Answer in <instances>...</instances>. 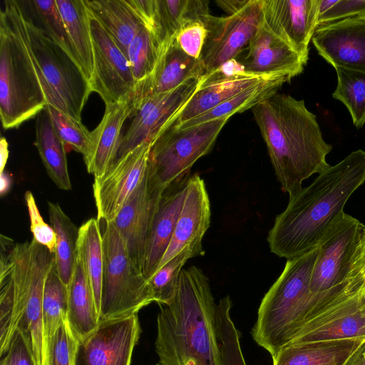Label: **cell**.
<instances>
[{
    "mask_svg": "<svg viewBox=\"0 0 365 365\" xmlns=\"http://www.w3.org/2000/svg\"><path fill=\"white\" fill-rule=\"evenodd\" d=\"M364 182L365 150L361 149L319 173L309 185L289 196L284 210L276 216L267 239L270 251L290 259L317 249Z\"/></svg>",
    "mask_w": 365,
    "mask_h": 365,
    "instance_id": "cell-1",
    "label": "cell"
},
{
    "mask_svg": "<svg viewBox=\"0 0 365 365\" xmlns=\"http://www.w3.org/2000/svg\"><path fill=\"white\" fill-rule=\"evenodd\" d=\"M252 112L277 180L289 196L302 188L304 180L330 166L326 157L332 146L323 139L316 115L304 100L276 93Z\"/></svg>",
    "mask_w": 365,
    "mask_h": 365,
    "instance_id": "cell-2",
    "label": "cell"
},
{
    "mask_svg": "<svg viewBox=\"0 0 365 365\" xmlns=\"http://www.w3.org/2000/svg\"><path fill=\"white\" fill-rule=\"evenodd\" d=\"M208 278L195 266L182 269L173 300L160 304L156 365H222Z\"/></svg>",
    "mask_w": 365,
    "mask_h": 365,
    "instance_id": "cell-3",
    "label": "cell"
},
{
    "mask_svg": "<svg viewBox=\"0 0 365 365\" xmlns=\"http://www.w3.org/2000/svg\"><path fill=\"white\" fill-rule=\"evenodd\" d=\"M317 254V248L287 259L282 272L262 299L252 336L272 356L330 302L328 292L312 294L309 290Z\"/></svg>",
    "mask_w": 365,
    "mask_h": 365,
    "instance_id": "cell-4",
    "label": "cell"
},
{
    "mask_svg": "<svg viewBox=\"0 0 365 365\" xmlns=\"http://www.w3.org/2000/svg\"><path fill=\"white\" fill-rule=\"evenodd\" d=\"M0 262L7 265L14 284L13 332L19 327L31 345L36 364L47 365L42 304L45 281L55 262V254L34 239L15 243L4 237Z\"/></svg>",
    "mask_w": 365,
    "mask_h": 365,
    "instance_id": "cell-5",
    "label": "cell"
},
{
    "mask_svg": "<svg viewBox=\"0 0 365 365\" xmlns=\"http://www.w3.org/2000/svg\"><path fill=\"white\" fill-rule=\"evenodd\" d=\"M46 98L19 29L11 1L0 10V115L2 127L10 129L36 116Z\"/></svg>",
    "mask_w": 365,
    "mask_h": 365,
    "instance_id": "cell-6",
    "label": "cell"
},
{
    "mask_svg": "<svg viewBox=\"0 0 365 365\" xmlns=\"http://www.w3.org/2000/svg\"><path fill=\"white\" fill-rule=\"evenodd\" d=\"M11 1L46 104L81 121L82 110L92 92L89 81L75 58L25 18L18 1Z\"/></svg>",
    "mask_w": 365,
    "mask_h": 365,
    "instance_id": "cell-7",
    "label": "cell"
},
{
    "mask_svg": "<svg viewBox=\"0 0 365 365\" xmlns=\"http://www.w3.org/2000/svg\"><path fill=\"white\" fill-rule=\"evenodd\" d=\"M230 117H222L185 128L170 125L151 143L147 175L150 184L163 192L190 175V169L208 154Z\"/></svg>",
    "mask_w": 365,
    "mask_h": 365,
    "instance_id": "cell-8",
    "label": "cell"
},
{
    "mask_svg": "<svg viewBox=\"0 0 365 365\" xmlns=\"http://www.w3.org/2000/svg\"><path fill=\"white\" fill-rule=\"evenodd\" d=\"M103 274L99 319L138 314L150 300L148 281L132 262L112 222L102 233Z\"/></svg>",
    "mask_w": 365,
    "mask_h": 365,
    "instance_id": "cell-9",
    "label": "cell"
},
{
    "mask_svg": "<svg viewBox=\"0 0 365 365\" xmlns=\"http://www.w3.org/2000/svg\"><path fill=\"white\" fill-rule=\"evenodd\" d=\"M262 19V0H250L238 12L204 19L206 36L200 56L206 76L233 60L248 44Z\"/></svg>",
    "mask_w": 365,
    "mask_h": 365,
    "instance_id": "cell-10",
    "label": "cell"
},
{
    "mask_svg": "<svg viewBox=\"0 0 365 365\" xmlns=\"http://www.w3.org/2000/svg\"><path fill=\"white\" fill-rule=\"evenodd\" d=\"M364 225L344 212L320 240L309 290L324 292L346 283L351 262Z\"/></svg>",
    "mask_w": 365,
    "mask_h": 365,
    "instance_id": "cell-11",
    "label": "cell"
},
{
    "mask_svg": "<svg viewBox=\"0 0 365 365\" xmlns=\"http://www.w3.org/2000/svg\"><path fill=\"white\" fill-rule=\"evenodd\" d=\"M88 16L93 49L91 91L101 96L105 105L131 102L136 83L128 58L89 11Z\"/></svg>",
    "mask_w": 365,
    "mask_h": 365,
    "instance_id": "cell-12",
    "label": "cell"
},
{
    "mask_svg": "<svg viewBox=\"0 0 365 365\" xmlns=\"http://www.w3.org/2000/svg\"><path fill=\"white\" fill-rule=\"evenodd\" d=\"M201 79H191L172 91L149 96L131 106L132 120L123 135L118 158L144 143H152L170 125L198 88Z\"/></svg>",
    "mask_w": 365,
    "mask_h": 365,
    "instance_id": "cell-13",
    "label": "cell"
},
{
    "mask_svg": "<svg viewBox=\"0 0 365 365\" xmlns=\"http://www.w3.org/2000/svg\"><path fill=\"white\" fill-rule=\"evenodd\" d=\"M140 334L137 314L100 320L78 341L75 365H130Z\"/></svg>",
    "mask_w": 365,
    "mask_h": 365,
    "instance_id": "cell-14",
    "label": "cell"
},
{
    "mask_svg": "<svg viewBox=\"0 0 365 365\" xmlns=\"http://www.w3.org/2000/svg\"><path fill=\"white\" fill-rule=\"evenodd\" d=\"M151 143H144L118 158L101 178H94L98 220L112 222L145 178Z\"/></svg>",
    "mask_w": 365,
    "mask_h": 365,
    "instance_id": "cell-15",
    "label": "cell"
},
{
    "mask_svg": "<svg viewBox=\"0 0 365 365\" xmlns=\"http://www.w3.org/2000/svg\"><path fill=\"white\" fill-rule=\"evenodd\" d=\"M359 337L365 338V286L348 292L325 311L307 322L287 345Z\"/></svg>",
    "mask_w": 365,
    "mask_h": 365,
    "instance_id": "cell-16",
    "label": "cell"
},
{
    "mask_svg": "<svg viewBox=\"0 0 365 365\" xmlns=\"http://www.w3.org/2000/svg\"><path fill=\"white\" fill-rule=\"evenodd\" d=\"M234 60L244 72L282 74L291 79L299 75L307 63L270 29L263 15L248 44Z\"/></svg>",
    "mask_w": 365,
    "mask_h": 365,
    "instance_id": "cell-17",
    "label": "cell"
},
{
    "mask_svg": "<svg viewBox=\"0 0 365 365\" xmlns=\"http://www.w3.org/2000/svg\"><path fill=\"white\" fill-rule=\"evenodd\" d=\"M162 194L150 184L146 173L112 222L132 262L143 273L148 237Z\"/></svg>",
    "mask_w": 365,
    "mask_h": 365,
    "instance_id": "cell-18",
    "label": "cell"
},
{
    "mask_svg": "<svg viewBox=\"0 0 365 365\" xmlns=\"http://www.w3.org/2000/svg\"><path fill=\"white\" fill-rule=\"evenodd\" d=\"M210 219V202L205 181L197 173L190 175L174 232L155 272L184 250L190 251L194 257L203 255L202 241Z\"/></svg>",
    "mask_w": 365,
    "mask_h": 365,
    "instance_id": "cell-19",
    "label": "cell"
},
{
    "mask_svg": "<svg viewBox=\"0 0 365 365\" xmlns=\"http://www.w3.org/2000/svg\"><path fill=\"white\" fill-rule=\"evenodd\" d=\"M319 6V0H262L264 21L306 62L318 26Z\"/></svg>",
    "mask_w": 365,
    "mask_h": 365,
    "instance_id": "cell-20",
    "label": "cell"
},
{
    "mask_svg": "<svg viewBox=\"0 0 365 365\" xmlns=\"http://www.w3.org/2000/svg\"><path fill=\"white\" fill-rule=\"evenodd\" d=\"M312 41L334 68L365 72V19L355 16L318 26Z\"/></svg>",
    "mask_w": 365,
    "mask_h": 365,
    "instance_id": "cell-21",
    "label": "cell"
},
{
    "mask_svg": "<svg viewBox=\"0 0 365 365\" xmlns=\"http://www.w3.org/2000/svg\"><path fill=\"white\" fill-rule=\"evenodd\" d=\"M204 75L205 69L200 59L187 54L174 38L161 46L154 71L137 88L131 106L149 96L168 92Z\"/></svg>",
    "mask_w": 365,
    "mask_h": 365,
    "instance_id": "cell-22",
    "label": "cell"
},
{
    "mask_svg": "<svg viewBox=\"0 0 365 365\" xmlns=\"http://www.w3.org/2000/svg\"><path fill=\"white\" fill-rule=\"evenodd\" d=\"M272 75L259 76L242 71L232 72L220 68L202 78L198 88L178 113L170 125L178 126L204 113Z\"/></svg>",
    "mask_w": 365,
    "mask_h": 365,
    "instance_id": "cell-23",
    "label": "cell"
},
{
    "mask_svg": "<svg viewBox=\"0 0 365 365\" xmlns=\"http://www.w3.org/2000/svg\"><path fill=\"white\" fill-rule=\"evenodd\" d=\"M131 110V102L106 105L100 123L90 132L89 151L83 160L94 178L102 177L117 160L122 128Z\"/></svg>",
    "mask_w": 365,
    "mask_h": 365,
    "instance_id": "cell-24",
    "label": "cell"
},
{
    "mask_svg": "<svg viewBox=\"0 0 365 365\" xmlns=\"http://www.w3.org/2000/svg\"><path fill=\"white\" fill-rule=\"evenodd\" d=\"M190 175L170 185L161 195L147 244L143 268L147 280L155 273L169 245L184 202Z\"/></svg>",
    "mask_w": 365,
    "mask_h": 365,
    "instance_id": "cell-25",
    "label": "cell"
},
{
    "mask_svg": "<svg viewBox=\"0 0 365 365\" xmlns=\"http://www.w3.org/2000/svg\"><path fill=\"white\" fill-rule=\"evenodd\" d=\"M364 337L287 345L272 357L273 365H344Z\"/></svg>",
    "mask_w": 365,
    "mask_h": 365,
    "instance_id": "cell-26",
    "label": "cell"
},
{
    "mask_svg": "<svg viewBox=\"0 0 365 365\" xmlns=\"http://www.w3.org/2000/svg\"><path fill=\"white\" fill-rule=\"evenodd\" d=\"M67 319L78 341L96 329L100 322L94 294L78 255L68 287Z\"/></svg>",
    "mask_w": 365,
    "mask_h": 365,
    "instance_id": "cell-27",
    "label": "cell"
},
{
    "mask_svg": "<svg viewBox=\"0 0 365 365\" xmlns=\"http://www.w3.org/2000/svg\"><path fill=\"white\" fill-rule=\"evenodd\" d=\"M76 61L90 82L93 49L88 9L84 0H56Z\"/></svg>",
    "mask_w": 365,
    "mask_h": 365,
    "instance_id": "cell-28",
    "label": "cell"
},
{
    "mask_svg": "<svg viewBox=\"0 0 365 365\" xmlns=\"http://www.w3.org/2000/svg\"><path fill=\"white\" fill-rule=\"evenodd\" d=\"M46 173L61 190H71L66 148L58 136L45 108L36 116L34 143Z\"/></svg>",
    "mask_w": 365,
    "mask_h": 365,
    "instance_id": "cell-29",
    "label": "cell"
},
{
    "mask_svg": "<svg viewBox=\"0 0 365 365\" xmlns=\"http://www.w3.org/2000/svg\"><path fill=\"white\" fill-rule=\"evenodd\" d=\"M86 7L116 45L126 55L128 48L143 25L126 0H84Z\"/></svg>",
    "mask_w": 365,
    "mask_h": 365,
    "instance_id": "cell-30",
    "label": "cell"
},
{
    "mask_svg": "<svg viewBox=\"0 0 365 365\" xmlns=\"http://www.w3.org/2000/svg\"><path fill=\"white\" fill-rule=\"evenodd\" d=\"M291 78L282 74H274L227 99L210 110L190 119L178 126L185 128L222 117H231L235 113L252 109L262 101L277 93L279 88Z\"/></svg>",
    "mask_w": 365,
    "mask_h": 365,
    "instance_id": "cell-31",
    "label": "cell"
},
{
    "mask_svg": "<svg viewBox=\"0 0 365 365\" xmlns=\"http://www.w3.org/2000/svg\"><path fill=\"white\" fill-rule=\"evenodd\" d=\"M153 36L161 46L175 38L186 24L210 14L207 0H156Z\"/></svg>",
    "mask_w": 365,
    "mask_h": 365,
    "instance_id": "cell-32",
    "label": "cell"
},
{
    "mask_svg": "<svg viewBox=\"0 0 365 365\" xmlns=\"http://www.w3.org/2000/svg\"><path fill=\"white\" fill-rule=\"evenodd\" d=\"M50 222L56 235L55 262L58 275L68 287L78 256V229L58 202L48 203Z\"/></svg>",
    "mask_w": 365,
    "mask_h": 365,
    "instance_id": "cell-33",
    "label": "cell"
},
{
    "mask_svg": "<svg viewBox=\"0 0 365 365\" xmlns=\"http://www.w3.org/2000/svg\"><path fill=\"white\" fill-rule=\"evenodd\" d=\"M77 247L100 313L104 259L103 237L98 219L91 218L79 227Z\"/></svg>",
    "mask_w": 365,
    "mask_h": 365,
    "instance_id": "cell-34",
    "label": "cell"
},
{
    "mask_svg": "<svg viewBox=\"0 0 365 365\" xmlns=\"http://www.w3.org/2000/svg\"><path fill=\"white\" fill-rule=\"evenodd\" d=\"M18 3L26 19L74 58L56 0H26Z\"/></svg>",
    "mask_w": 365,
    "mask_h": 365,
    "instance_id": "cell-35",
    "label": "cell"
},
{
    "mask_svg": "<svg viewBox=\"0 0 365 365\" xmlns=\"http://www.w3.org/2000/svg\"><path fill=\"white\" fill-rule=\"evenodd\" d=\"M67 313L68 287L60 278L55 262L43 288L42 315L46 348L58 327L68 320Z\"/></svg>",
    "mask_w": 365,
    "mask_h": 365,
    "instance_id": "cell-36",
    "label": "cell"
},
{
    "mask_svg": "<svg viewBox=\"0 0 365 365\" xmlns=\"http://www.w3.org/2000/svg\"><path fill=\"white\" fill-rule=\"evenodd\" d=\"M337 84L332 97L348 109L353 124L361 128L365 123V72L335 68Z\"/></svg>",
    "mask_w": 365,
    "mask_h": 365,
    "instance_id": "cell-37",
    "label": "cell"
},
{
    "mask_svg": "<svg viewBox=\"0 0 365 365\" xmlns=\"http://www.w3.org/2000/svg\"><path fill=\"white\" fill-rule=\"evenodd\" d=\"M232 301L227 295L215 308L216 335L222 365H247L240 343V334L234 324L230 309Z\"/></svg>",
    "mask_w": 365,
    "mask_h": 365,
    "instance_id": "cell-38",
    "label": "cell"
},
{
    "mask_svg": "<svg viewBox=\"0 0 365 365\" xmlns=\"http://www.w3.org/2000/svg\"><path fill=\"white\" fill-rule=\"evenodd\" d=\"M160 47L150 30L141 25L130 43L127 51V58L136 83V89L154 71Z\"/></svg>",
    "mask_w": 365,
    "mask_h": 365,
    "instance_id": "cell-39",
    "label": "cell"
},
{
    "mask_svg": "<svg viewBox=\"0 0 365 365\" xmlns=\"http://www.w3.org/2000/svg\"><path fill=\"white\" fill-rule=\"evenodd\" d=\"M194 257L189 250H184L172 258L148 279V285L150 300L160 304H169L177 291L182 267Z\"/></svg>",
    "mask_w": 365,
    "mask_h": 365,
    "instance_id": "cell-40",
    "label": "cell"
},
{
    "mask_svg": "<svg viewBox=\"0 0 365 365\" xmlns=\"http://www.w3.org/2000/svg\"><path fill=\"white\" fill-rule=\"evenodd\" d=\"M45 109L66 150H74L81 153L84 158L89 151L91 131L81 121L73 118L51 105L46 104Z\"/></svg>",
    "mask_w": 365,
    "mask_h": 365,
    "instance_id": "cell-41",
    "label": "cell"
},
{
    "mask_svg": "<svg viewBox=\"0 0 365 365\" xmlns=\"http://www.w3.org/2000/svg\"><path fill=\"white\" fill-rule=\"evenodd\" d=\"M0 353H6L13 336L14 313L13 281L7 265L0 262Z\"/></svg>",
    "mask_w": 365,
    "mask_h": 365,
    "instance_id": "cell-42",
    "label": "cell"
},
{
    "mask_svg": "<svg viewBox=\"0 0 365 365\" xmlns=\"http://www.w3.org/2000/svg\"><path fill=\"white\" fill-rule=\"evenodd\" d=\"M78 344L68 320L63 322L47 345V365H75Z\"/></svg>",
    "mask_w": 365,
    "mask_h": 365,
    "instance_id": "cell-43",
    "label": "cell"
},
{
    "mask_svg": "<svg viewBox=\"0 0 365 365\" xmlns=\"http://www.w3.org/2000/svg\"><path fill=\"white\" fill-rule=\"evenodd\" d=\"M24 200L30 218V229L33 235V239L54 253L56 235L53 228L44 222L38 210L34 195L31 191L28 190L25 192Z\"/></svg>",
    "mask_w": 365,
    "mask_h": 365,
    "instance_id": "cell-44",
    "label": "cell"
},
{
    "mask_svg": "<svg viewBox=\"0 0 365 365\" xmlns=\"http://www.w3.org/2000/svg\"><path fill=\"white\" fill-rule=\"evenodd\" d=\"M206 32L204 20L193 21L182 27L175 38L180 47L187 54L199 58L205 42Z\"/></svg>",
    "mask_w": 365,
    "mask_h": 365,
    "instance_id": "cell-45",
    "label": "cell"
},
{
    "mask_svg": "<svg viewBox=\"0 0 365 365\" xmlns=\"http://www.w3.org/2000/svg\"><path fill=\"white\" fill-rule=\"evenodd\" d=\"M1 365H37L31 345L22 330L17 327Z\"/></svg>",
    "mask_w": 365,
    "mask_h": 365,
    "instance_id": "cell-46",
    "label": "cell"
},
{
    "mask_svg": "<svg viewBox=\"0 0 365 365\" xmlns=\"http://www.w3.org/2000/svg\"><path fill=\"white\" fill-rule=\"evenodd\" d=\"M364 12L365 0H336L327 11L319 16L318 26L355 17Z\"/></svg>",
    "mask_w": 365,
    "mask_h": 365,
    "instance_id": "cell-47",
    "label": "cell"
},
{
    "mask_svg": "<svg viewBox=\"0 0 365 365\" xmlns=\"http://www.w3.org/2000/svg\"><path fill=\"white\" fill-rule=\"evenodd\" d=\"M348 287L359 289L365 286V225L363 226L347 276Z\"/></svg>",
    "mask_w": 365,
    "mask_h": 365,
    "instance_id": "cell-48",
    "label": "cell"
},
{
    "mask_svg": "<svg viewBox=\"0 0 365 365\" xmlns=\"http://www.w3.org/2000/svg\"><path fill=\"white\" fill-rule=\"evenodd\" d=\"M142 24L151 32L156 14V0H126Z\"/></svg>",
    "mask_w": 365,
    "mask_h": 365,
    "instance_id": "cell-49",
    "label": "cell"
},
{
    "mask_svg": "<svg viewBox=\"0 0 365 365\" xmlns=\"http://www.w3.org/2000/svg\"><path fill=\"white\" fill-rule=\"evenodd\" d=\"M249 1L250 0H217L215 3L230 16L240 11Z\"/></svg>",
    "mask_w": 365,
    "mask_h": 365,
    "instance_id": "cell-50",
    "label": "cell"
},
{
    "mask_svg": "<svg viewBox=\"0 0 365 365\" xmlns=\"http://www.w3.org/2000/svg\"><path fill=\"white\" fill-rule=\"evenodd\" d=\"M344 365H365V339L350 355Z\"/></svg>",
    "mask_w": 365,
    "mask_h": 365,
    "instance_id": "cell-51",
    "label": "cell"
},
{
    "mask_svg": "<svg viewBox=\"0 0 365 365\" xmlns=\"http://www.w3.org/2000/svg\"><path fill=\"white\" fill-rule=\"evenodd\" d=\"M0 173L5 170V166L9 157L8 143L5 138L0 141Z\"/></svg>",
    "mask_w": 365,
    "mask_h": 365,
    "instance_id": "cell-52",
    "label": "cell"
},
{
    "mask_svg": "<svg viewBox=\"0 0 365 365\" xmlns=\"http://www.w3.org/2000/svg\"><path fill=\"white\" fill-rule=\"evenodd\" d=\"M11 182V176L8 172L4 170L0 173V194L1 197L9 191Z\"/></svg>",
    "mask_w": 365,
    "mask_h": 365,
    "instance_id": "cell-53",
    "label": "cell"
},
{
    "mask_svg": "<svg viewBox=\"0 0 365 365\" xmlns=\"http://www.w3.org/2000/svg\"><path fill=\"white\" fill-rule=\"evenodd\" d=\"M336 2V0H319V16L325 13L326 11H327Z\"/></svg>",
    "mask_w": 365,
    "mask_h": 365,
    "instance_id": "cell-54",
    "label": "cell"
},
{
    "mask_svg": "<svg viewBox=\"0 0 365 365\" xmlns=\"http://www.w3.org/2000/svg\"><path fill=\"white\" fill-rule=\"evenodd\" d=\"M358 17L361 18V19H365V12L357 16Z\"/></svg>",
    "mask_w": 365,
    "mask_h": 365,
    "instance_id": "cell-55",
    "label": "cell"
}]
</instances>
